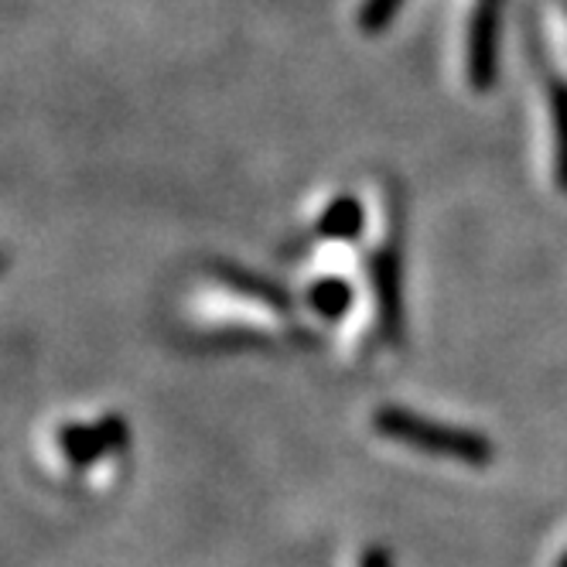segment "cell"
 Wrapping results in <instances>:
<instances>
[{
	"label": "cell",
	"mask_w": 567,
	"mask_h": 567,
	"mask_svg": "<svg viewBox=\"0 0 567 567\" xmlns=\"http://www.w3.org/2000/svg\"><path fill=\"white\" fill-rule=\"evenodd\" d=\"M400 4L403 0H367V4H362V14H359V24L367 31H380L400 11Z\"/></svg>",
	"instance_id": "cell-4"
},
{
	"label": "cell",
	"mask_w": 567,
	"mask_h": 567,
	"mask_svg": "<svg viewBox=\"0 0 567 567\" xmlns=\"http://www.w3.org/2000/svg\"><path fill=\"white\" fill-rule=\"evenodd\" d=\"M359 567H393V560H390V554H386L383 547H373L367 557H362Z\"/></svg>",
	"instance_id": "cell-5"
},
{
	"label": "cell",
	"mask_w": 567,
	"mask_h": 567,
	"mask_svg": "<svg viewBox=\"0 0 567 567\" xmlns=\"http://www.w3.org/2000/svg\"><path fill=\"white\" fill-rule=\"evenodd\" d=\"M503 0H478L468 24V79L475 90H489L496 79Z\"/></svg>",
	"instance_id": "cell-2"
},
{
	"label": "cell",
	"mask_w": 567,
	"mask_h": 567,
	"mask_svg": "<svg viewBox=\"0 0 567 567\" xmlns=\"http://www.w3.org/2000/svg\"><path fill=\"white\" fill-rule=\"evenodd\" d=\"M377 431L396 444H408V449H417L424 455H437V458H452V462H465V465H485L493 462V444L489 437H482L475 431L465 427H452V424H437L427 417H417L411 411L400 408H383L373 417Z\"/></svg>",
	"instance_id": "cell-1"
},
{
	"label": "cell",
	"mask_w": 567,
	"mask_h": 567,
	"mask_svg": "<svg viewBox=\"0 0 567 567\" xmlns=\"http://www.w3.org/2000/svg\"><path fill=\"white\" fill-rule=\"evenodd\" d=\"M557 567H567V554H564V557H560V564H557Z\"/></svg>",
	"instance_id": "cell-6"
},
{
	"label": "cell",
	"mask_w": 567,
	"mask_h": 567,
	"mask_svg": "<svg viewBox=\"0 0 567 567\" xmlns=\"http://www.w3.org/2000/svg\"><path fill=\"white\" fill-rule=\"evenodd\" d=\"M550 120L557 137V182L567 192V83H550Z\"/></svg>",
	"instance_id": "cell-3"
}]
</instances>
